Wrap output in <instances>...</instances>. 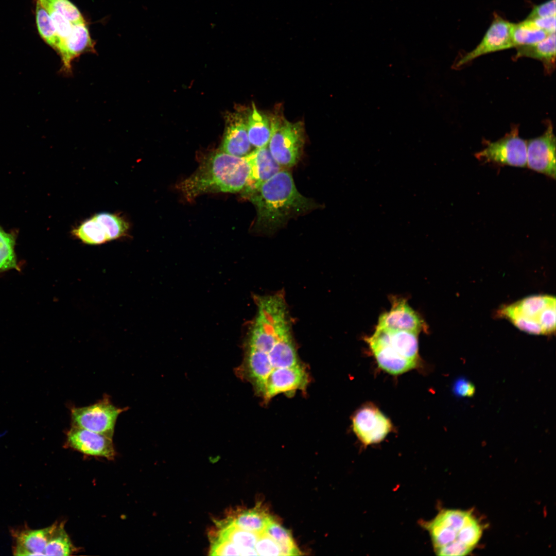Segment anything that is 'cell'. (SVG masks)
<instances>
[{"mask_svg":"<svg viewBox=\"0 0 556 556\" xmlns=\"http://www.w3.org/2000/svg\"><path fill=\"white\" fill-rule=\"evenodd\" d=\"M549 34L550 33L536 26L529 19L513 23L511 36L513 47L536 43Z\"/></svg>","mask_w":556,"mask_h":556,"instance_id":"obj_23","label":"cell"},{"mask_svg":"<svg viewBox=\"0 0 556 556\" xmlns=\"http://www.w3.org/2000/svg\"><path fill=\"white\" fill-rule=\"evenodd\" d=\"M556 139L551 122L541 136L527 141V166L555 179Z\"/></svg>","mask_w":556,"mask_h":556,"instance_id":"obj_11","label":"cell"},{"mask_svg":"<svg viewBox=\"0 0 556 556\" xmlns=\"http://www.w3.org/2000/svg\"><path fill=\"white\" fill-rule=\"evenodd\" d=\"M43 7L50 8L66 18L72 24L85 23L77 8L68 0H37Z\"/></svg>","mask_w":556,"mask_h":556,"instance_id":"obj_30","label":"cell"},{"mask_svg":"<svg viewBox=\"0 0 556 556\" xmlns=\"http://www.w3.org/2000/svg\"><path fill=\"white\" fill-rule=\"evenodd\" d=\"M475 157L484 162L495 163L514 167L527 166V141L519 136L518 128L514 126L510 132L477 152Z\"/></svg>","mask_w":556,"mask_h":556,"instance_id":"obj_9","label":"cell"},{"mask_svg":"<svg viewBox=\"0 0 556 556\" xmlns=\"http://www.w3.org/2000/svg\"><path fill=\"white\" fill-rule=\"evenodd\" d=\"M391 301V309L380 315L376 328L420 333L424 327V321L407 301L395 297Z\"/></svg>","mask_w":556,"mask_h":556,"instance_id":"obj_15","label":"cell"},{"mask_svg":"<svg viewBox=\"0 0 556 556\" xmlns=\"http://www.w3.org/2000/svg\"><path fill=\"white\" fill-rule=\"evenodd\" d=\"M517 52L514 58L528 57L541 61L544 70L551 73L555 66V33L549 34L536 43L516 47Z\"/></svg>","mask_w":556,"mask_h":556,"instance_id":"obj_19","label":"cell"},{"mask_svg":"<svg viewBox=\"0 0 556 556\" xmlns=\"http://www.w3.org/2000/svg\"><path fill=\"white\" fill-rule=\"evenodd\" d=\"M352 428L359 440L368 445L383 440L391 431L392 424L377 407L370 404L363 406L355 413Z\"/></svg>","mask_w":556,"mask_h":556,"instance_id":"obj_10","label":"cell"},{"mask_svg":"<svg viewBox=\"0 0 556 556\" xmlns=\"http://www.w3.org/2000/svg\"><path fill=\"white\" fill-rule=\"evenodd\" d=\"M73 235L83 243L99 245L109 241L102 224L93 216L72 231Z\"/></svg>","mask_w":556,"mask_h":556,"instance_id":"obj_24","label":"cell"},{"mask_svg":"<svg viewBox=\"0 0 556 556\" xmlns=\"http://www.w3.org/2000/svg\"><path fill=\"white\" fill-rule=\"evenodd\" d=\"M453 391L455 395L459 397H471L475 394V387L468 379L461 377L454 383Z\"/></svg>","mask_w":556,"mask_h":556,"instance_id":"obj_35","label":"cell"},{"mask_svg":"<svg viewBox=\"0 0 556 556\" xmlns=\"http://www.w3.org/2000/svg\"><path fill=\"white\" fill-rule=\"evenodd\" d=\"M36 18L39 32L44 40L57 50L58 37L51 19L46 9L38 1Z\"/></svg>","mask_w":556,"mask_h":556,"instance_id":"obj_28","label":"cell"},{"mask_svg":"<svg viewBox=\"0 0 556 556\" xmlns=\"http://www.w3.org/2000/svg\"><path fill=\"white\" fill-rule=\"evenodd\" d=\"M44 7L48 12L55 28L58 37L57 51L60 54L71 32L73 24L58 12L49 7Z\"/></svg>","mask_w":556,"mask_h":556,"instance_id":"obj_31","label":"cell"},{"mask_svg":"<svg viewBox=\"0 0 556 556\" xmlns=\"http://www.w3.org/2000/svg\"><path fill=\"white\" fill-rule=\"evenodd\" d=\"M255 549L259 555H282L279 544L265 533L259 535Z\"/></svg>","mask_w":556,"mask_h":556,"instance_id":"obj_32","label":"cell"},{"mask_svg":"<svg viewBox=\"0 0 556 556\" xmlns=\"http://www.w3.org/2000/svg\"><path fill=\"white\" fill-rule=\"evenodd\" d=\"M245 157L250 172L244 189L257 187L281 170V166L272 156L268 146L256 148Z\"/></svg>","mask_w":556,"mask_h":556,"instance_id":"obj_16","label":"cell"},{"mask_svg":"<svg viewBox=\"0 0 556 556\" xmlns=\"http://www.w3.org/2000/svg\"><path fill=\"white\" fill-rule=\"evenodd\" d=\"M423 524L438 555L469 554L477 546L483 532L481 523L470 511L443 510Z\"/></svg>","mask_w":556,"mask_h":556,"instance_id":"obj_4","label":"cell"},{"mask_svg":"<svg viewBox=\"0 0 556 556\" xmlns=\"http://www.w3.org/2000/svg\"><path fill=\"white\" fill-rule=\"evenodd\" d=\"M497 314L528 334L549 335L555 331V298L547 294L526 297L500 309Z\"/></svg>","mask_w":556,"mask_h":556,"instance_id":"obj_6","label":"cell"},{"mask_svg":"<svg viewBox=\"0 0 556 556\" xmlns=\"http://www.w3.org/2000/svg\"><path fill=\"white\" fill-rule=\"evenodd\" d=\"M270 116L271 136L268 147L281 166L291 167L301 155L304 144V125L302 121L291 122L280 112Z\"/></svg>","mask_w":556,"mask_h":556,"instance_id":"obj_7","label":"cell"},{"mask_svg":"<svg viewBox=\"0 0 556 556\" xmlns=\"http://www.w3.org/2000/svg\"><path fill=\"white\" fill-rule=\"evenodd\" d=\"M94 216L103 226L109 241L121 238L127 234L129 224L119 215L102 212Z\"/></svg>","mask_w":556,"mask_h":556,"instance_id":"obj_26","label":"cell"},{"mask_svg":"<svg viewBox=\"0 0 556 556\" xmlns=\"http://www.w3.org/2000/svg\"><path fill=\"white\" fill-rule=\"evenodd\" d=\"M92 51H94V44L85 23L73 24L71 32L60 53L63 71L66 74H71L73 61L82 54Z\"/></svg>","mask_w":556,"mask_h":556,"instance_id":"obj_17","label":"cell"},{"mask_svg":"<svg viewBox=\"0 0 556 556\" xmlns=\"http://www.w3.org/2000/svg\"><path fill=\"white\" fill-rule=\"evenodd\" d=\"M272 519L263 511L255 509L237 514L230 518L228 523L236 528L260 535L265 532Z\"/></svg>","mask_w":556,"mask_h":556,"instance_id":"obj_22","label":"cell"},{"mask_svg":"<svg viewBox=\"0 0 556 556\" xmlns=\"http://www.w3.org/2000/svg\"><path fill=\"white\" fill-rule=\"evenodd\" d=\"M409 331L376 328L366 338L379 368L397 375L416 368L420 363L418 335Z\"/></svg>","mask_w":556,"mask_h":556,"instance_id":"obj_5","label":"cell"},{"mask_svg":"<svg viewBox=\"0 0 556 556\" xmlns=\"http://www.w3.org/2000/svg\"><path fill=\"white\" fill-rule=\"evenodd\" d=\"M239 376L252 386L265 403L281 394L293 395L309 382L308 371L298 356L284 306H258L245 341Z\"/></svg>","mask_w":556,"mask_h":556,"instance_id":"obj_1","label":"cell"},{"mask_svg":"<svg viewBox=\"0 0 556 556\" xmlns=\"http://www.w3.org/2000/svg\"><path fill=\"white\" fill-rule=\"evenodd\" d=\"M71 448L83 454L113 459L115 455L112 438L79 427L72 426L66 433Z\"/></svg>","mask_w":556,"mask_h":556,"instance_id":"obj_14","label":"cell"},{"mask_svg":"<svg viewBox=\"0 0 556 556\" xmlns=\"http://www.w3.org/2000/svg\"><path fill=\"white\" fill-rule=\"evenodd\" d=\"M259 535L236 528L228 522L220 531L218 537L236 545L240 555H257L255 546Z\"/></svg>","mask_w":556,"mask_h":556,"instance_id":"obj_21","label":"cell"},{"mask_svg":"<svg viewBox=\"0 0 556 556\" xmlns=\"http://www.w3.org/2000/svg\"><path fill=\"white\" fill-rule=\"evenodd\" d=\"M249 111L238 110L225 116V129L220 150L237 157L250 152L247 123Z\"/></svg>","mask_w":556,"mask_h":556,"instance_id":"obj_13","label":"cell"},{"mask_svg":"<svg viewBox=\"0 0 556 556\" xmlns=\"http://www.w3.org/2000/svg\"><path fill=\"white\" fill-rule=\"evenodd\" d=\"M247 130L252 146L256 148L268 146L271 136L270 116L259 111L254 103L248 114Z\"/></svg>","mask_w":556,"mask_h":556,"instance_id":"obj_20","label":"cell"},{"mask_svg":"<svg viewBox=\"0 0 556 556\" xmlns=\"http://www.w3.org/2000/svg\"><path fill=\"white\" fill-rule=\"evenodd\" d=\"M264 533L279 544L282 555L299 554L290 532L273 519L268 525Z\"/></svg>","mask_w":556,"mask_h":556,"instance_id":"obj_29","label":"cell"},{"mask_svg":"<svg viewBox=\"0 0 556 556\" xmlns=\"http://www.w3.org/2000/svg\"><path fill=\"white\" fill-rule=\"evenodd\" d=\"M513 23L495 15L481 42L456 63L459 67L484 55L513 47L512 41Z\"/></svg>","mask_w":556,"mask_h":556,"instance_id":"obj_12","label":"cell"},{"mask_svg":"<svg viewBox=\"0 0 556 556\" xmlns=\"http://www.w3.org/2000/svg\"><path fill=\"white\" fill-rule=\"evenodd\" d=\"M250 168L246 157H237L220 150L210 153L197 169L178 185L190 200L209 193H236L244 189Z\"/></svg>","mask_w":556,"mask_h":556,"instance_id":"obj_3","label":"cell"},{"mask_svg":"<svg viewBox=\"0 0 556 556\" xmlns=\"http://www.w3.org/2000/svg\"><path fill=\"white\" fill-rule=\"evenodd\" d=\"M58 525L51 526L41 529H23L13 531L15 540L13 548L14 554L17 555H45L46 545Z\"/></svg>","mask_w":556,"mask_h":556,"instance_id":"obj_18","label":"cell"},{"mask_svg":"<svg viewBox=\"0 0 556 556\" xmlns=\"http://www.w3.org/2000/svg\"><path fill=\"white\" fill-rule=\"evenodd\" d=\"M529 20L538 28L548 33H555V15Z\"/></svg>","mask_w":556,"mask_h":556,"instance_id":"obj_36","label":"cell"},{"mask_svg":"<svg viewBox=\"0 0 556 556\" xmlns=\"http://www.w3.org/2000/svg\"><path fill=\"white\" fill-rule=\"evenodd\" d=\"M124 408L116 407L107 398L82 407H73L72 426L85 429L112 438L115 423Z\"/></svg>","mask_w":556,"mask_h":556,"instance_id":"obj_8","label":"cell"},{"mask_svg":"<svg viewBox=\"0 0 556 556\" xmlns=\"http://www.w3.org/2000/svg\"><path fill=\"white\" fill-rule=\"evenodd\" d=\"M555 0H549L535 6L526 19H533L555 15Z\"/></svg>","mask_w":556,"mask_h":556,"instance_id":"obj_34","label":"cell"},{"mask_svg":"<svg viewBox=\"0 0 556 556\" xmlns=\"http://www.w3.org/2000/svg\"><path fill=\"white\" fill-rule=\"evenodd\" d=\"M74 547L62 523L57 525L45 549L46 555H69Z\"/></svg>","mask_w":556,"mask_h":556,"instance_id":"obj_27","label":"cell"},{"mask_svg":"<svg viewBox=\"0 0 556 556\" xmlns=\"http://www.w3.org/2000/svg\"><path fill=\"white\" fill-rule=\"evenodd\" d=\"M211 554L215 555H240L238 547L234 543L219 537L212 546Z\"/></svg>","mask_w":556,"mask_h":556,"instance_id":"obj_33","label":"cell"},{"mask_svg":"<svg viewBox=\"0 0 556 556\" xmlns=\"http://www.w3.org/2000/svg\"><path fill=\"white\" fill-rule=\"evenodd\" d=\"M15 236L0 227V273L11 269L19 270L14 251Z\"/></svg>","mask_w":556,"mask_h":556,"instance_id":"obj_25","label":"cell"},{"mask_svg":"<svg viewBox=\"0 0 556 556\" xmlns=\"http://www.w3.org/2000/svg\"><path fill=\"white\" fill-rule=\"evenodd\" d=\"M243 193L255 206L256 227L265 233L277 230L290 218L316 206L298 192L291 175L286 170H280L257 187L244 189Z\"/></svg>","mask_w":556,"mask_h":556,"instance_id":"obj_2","label":"cell"}]
</instances>
